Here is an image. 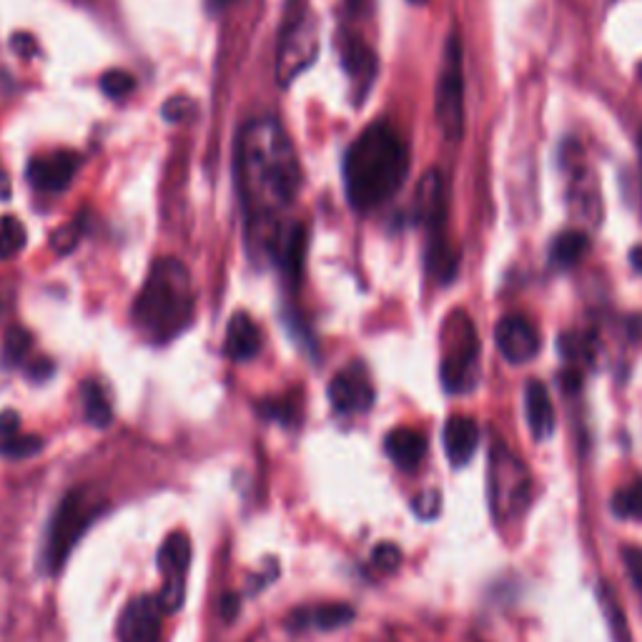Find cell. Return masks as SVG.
<instances>
[{
    "label": "cell",
    "instance_id": "obj_36",
    "mask_svg": "<svg viewBox=\"0 0 642 642\" xmlns=\"http://www.w3.org/2000/svg\"><path fill=\"white\" fill-rule=\"evenodd\" d=\"M11 46H13V51H18L23 55V59L36 55V40L30 38V34H15L11 38Z\"/></svg>",
    "mask_w": 642,
    "mask_h": 642
},
{
    "label": "cell",
    "instance_id": "obj_19",
    "mask_svg": "<svg viewBox=\"0 0 642 642\" xmlns=\"http://www.w3.org/2000/svg\"><path fill=\"white\" fill-rule=\"evenodd\" d=\"M525 412H527V425L538 442L550 440L555 432V406H552L550 392L542 381L532 379L525 387Z\"/></svg>",
    "mask_w": 642,
    "mask_h": 642
},
{
    "label": "cell",
    "instance_id": "obj_37",
    "mask_svg": "<svg viewBox=\"0 0 642 642\" xmlns=\"http://www.w3.org/2000/svg\"><path fill=\"white\" fill-rule=\"evenodd\" d=\"M51 374H53V362H48V360H38V362L30 364V369H28V377L36 379V381H43V379L51 377Z\"/></svg>",
    "mask_w": 642,
    "mask_h": 642
},
{
    "label": "cell",
    "instance_id": "obj_6",
    "mask_svg": "<svg viewBox=\"0 0 642 642\" xmlns=\"http://www.w3.org/2000/svg\"><path fill=\"white\" fill-rule=\"evenodd\" d=\"M101 505L88 498V490H73L55 507L46 534L43 563L48 572H59L66 565L76 542L84 538L93 519L101 515Z\"/></svg>",
    "mask_w": 642,
    "mask_h": 642
},
{
    "label": "cell",
    "instance_id": "obj_4",
    "mask_svg": "<svg viewBox=\"0 0 642 642\" xmlns=\"http://www.w3.org/2000/svg\"><path fill=\"white\" fill-rule=\"evenodd\" d=\"M419 224L427 231V272L440 284H450L460 269V254L446 239V181L437 168H429L417 189Z\"/></svg>",
    "mask_w": 642,
    "mask_h": 642
},
{
    "label": "cell",
    "instance_id": "obj_27",
    "mask_svg": "<svg viewBox=\"0 0 642 642\" xmlns=\"http://www.w3.org/2000/svg\"><path fill=\"white\" fill-rule=\"evenodd\" d=\"M28 234L26 226H23L15 216L0 218V262L18 254V251L26 247Z\"/></svg>",
    "mask_w": 642,
    "mask_h": 642
},
{
    "label": "cell",
    "instance_id": "obj_23",
    "mask_svg": "<svg viewBox=\"0 0 642 642\" xmlns=\"http://www.w3.org/2000/svg\"><path fill=\"white\" fill-rule=\"evenodd\" d=\"M354 620V607L349 605H322V607H314V609H304V613H297L291 617V622L294 625H312V628H319V630H337V628H344Z\"/></svg>",
    "mask_w": 642,
    "mask_h": 642
},
{
    "label": "cell",
    "instance_id": "obj_7",
    "mask_svg": "<svg viewBox=\"0 0 642 642\" xmlns=\"http://www.w3.org/2000/svg\"><path fill=\"white\" fill-rule=\"evenodd\" d=\"M479 381V339L469 316L457 309L444 324L442 385L450 394L473 392Z\"/></svg>",
    "mask_w": 642,
    "mask_h": 642
},
{
    "label": "cell",
    "instance_id": "obj_10",
    "mask_svg": "<svg viewBox=\"0 0 642 642\" xmlns=\"http://www.w3.org/2000/svg\"><path fill=\"white\" fill-rule=\"evenodd\" d=\"M164 615L166 609L161 607L159 597L141 595L128 600L124 613L118 615V642H159L164 630Z\"/></svg>",
    "mask_w": 642,
    "mask_h": 642
},
{
    "label": "cell",
    "instance_id": "obj_39",
    "mask_svg": "<svg viewBox=\"0 0 642 642\" xmlns=\"http://www.w3.org/2000/svg\"><path fill=\"white\" fill-rule=\"evenodd\" d=\"M630 264L635 266L638 272H642V247H635V249H632V254H630Z\"/></svg>",
    "mask_w": 642,
    "mask_h": 642
},
{
    "label": "cell",
    "instance_id": "obj_3",
    "mask_svg": "<svg viewBox=\"0 0 642 642\" xmlns=\"http://www.w3.org/2000/svg\"><path fill=\"white\" fill-rule=\"evenodd\" d=\"M193 306H197V294L189 269L178 259L164 256L149 269L131 316L136 329L146 339L153 344H166L191 327Z\"/></svg>",
    "mask_w": 642,
    "mask_h": 642
},
{
    "label": "cell",
    "instance_id": "obj_42",
    "mask_svg": "<svg viewBox=\"0 0 642 642\" xmlns=\"http://www.w3.org/2000/svg\"><path fill=\"white\" fill-rule=\"evenodd\" d=\"M640 186H642V134H640Z\"/></svg>",
    "mask_w": 642,
    "mask_h": 642
},
{
    "label": "cell",
    "instance_id": "obj_21",
    "mask_svg": "<svg viewBox=\"0 0 642 642\" xmlns=\"http://www.w3.org/2000/svg\"><path fill=\"white\" fill-rule=\"evenodd\" d=\"M191 565V542L184 532L168 534L159 550V570L166 580H186Z\"/></svg>",
    "mask_w": 642,
    "mask_h": 642
},
{
    "label": "cell",
    "instance_id": "obj_2",
    "mask_svg": "<svg viewBox=\"0 0 642 642\" xmlns=\"http://www.w3.org/2000/svg\"><path fill=\"white\" fill-rule=\"evenodd\" d=\"M341 171L349 203L356 211H372L402 189L410 171V151L396 128L377 121L349 146Z\"/></svg>",
    "mask_w": 642,
    "mask_h": 642
},
{
    "label": "cell",
    "instance_id": "obj_31",
    "mask_svg": "<svg viewBox=\"0 0 642 642\" xmlns=\"http://www.w3.org/2000/svg\"><path fill=\"white\" fill-rule=\"evenodd\" d=\"M134 88V76H128L126 71H105L101 76V91L109 96V99H124L126 93H131Z\"/></svg>",
    "mask_w": 642,
    "mask_h": 642
},
{
    "label": "cell",
    "instance_id": "obj_25",
    "mask_svg": "<svg viewBox=\"0 0 642 642\" xmlns=\"http://www.w3.org/2000/svg\"><path fill=\"white\" fill-rule=\"evenodd\" d=\"M588 249H590L588 231H565L552 241L550 259L552 264L559 266V269H567V266H575L580 262Z\"/></svg>",
    "mask_w": 642,
    "mask_h": 642
},
{
    "label": "cell",
    "instance_id": "obj_13",
    "mask_svg": "<svg viewBox=\"0 0 642 642\" xmlns=\"http://www.w3.org/2000/svg\"><path fill=\"white\" fill-rule=\"evenodd\" d=\"M78 168V156L71 151H53L36 156L28 164V181L38 191L59 193L73 181Z\"/></svg>",
    "mask_w": 642,
    "mask_h": 642
},
{
    "label": "cell",
    "instance_id": "obj_38",
    "mask_svg": "<svg viewBox=\"0 0 642 642\" xmlns=\"http://www.w3.org/2000/svg\"><path fill=\"white\" fill-rule=\"evenodd\" d=\"M239 613V597L237 595H226L224 597V620H234Z\"/></svg>",
    "mask_w": 642,
    "mask_h": 642
},
{
    "label": "cell",
    "instance_id": "obj_28",
    "mask_svg": "<svg viewBox=\"0 0 642 642\" xmlns=\"http://www.w3.org/2000/svg\"><path fill=\"white\" fill-rule=\"evenodd\" d=\"M262 414L266 419H274V421H281V425H294L299 419V412H302V402L291 400L289 396H284V400H266L262 402Z\"/></svg>",
    "mask_w": 642,
    "mask_h": 642
},
{
    "label": "cell",
    "instance_id": "obj_22",
    "mask_svg": "<svg viewBox=\"0 0 642 642\" xmlns=\"http://www.w3.org/2000/svg\"><path fill=\"white\" fill-rule=\"evenodd\" d=\"M597 600H600V609H603V617L607 620V628H609V635H613V640L615 642H632L628 615H625L620 600H617V592L607 580H600Z\"/></svg>",
    "mask_w": 642,
    "mask_h": 642
},
{
    "label": "cell",
    "instance_id": "obj_40",
    "mask_svg": "<svg viewBox=\"0 0 642 642\" xmlns=\"http://www.w3.org/2000/svg\"><path fill=\"white\" fill-rule=\"evenodd\" d=\"M229 3H234V0H209V8L211 11H222V8H226Z\"/></svg>",
    "mask_w": 642,
    "mask_h": 642
},
{
    "label": "cell",
    "instance_id": "obj_41",
    "mask_svg": "<svg viewBox=\"0 0 642 642\" xmlns=\"http://www.w3.org/2000/svg\"><path fill=\"white\" fill-rule=\"evenodd\" d=\"M5 191H8V178L3 174V168H0V197H5Z\"/></svg>",
    "mask_w": 642,
    "mask_h": 642
},
{
    "label": "cell",
    "instance_id": "obj_29",
    "mask_svg": "<svg viewBox=\"0 0 642 642\" xmlns=\"http://www.w3.org/2000/svg\"><path fill=\"white\" fill-rule=\"evenodd\" d=\"M30 344H34V339L26 329L21 327H13L11 331L5 335L3 341V362L5 364H21L23 356L30 352Z\"/></svg>",
    "mask_w": 642,
    "mask_h": 642
},
{
    "label": "cell",
    "instance_id": "obj_34",
    "mask_svg": "<svg viewBox=\"0 0 642 642\" xmlns=\"http://www.w3.org/2000/svg\"><path fill=\"white\" fill-rule=\"evenodd\" d=\"M80 234H84V224H80V222H73L68 226H61V229L55 231L53 239H51L53 249L59 251V254H68V251L76 249Z\"/></svg>",
    "mask_w": 642,
    "mask_h": 642
},
{
    "label": "cell",
    "instance_id": "obj_1",
    "mask_svg": "<svg viewBox=\"0 0 642 642\" xmlns=\"http://www.w3.org/2000/svg\"><path fill=\"white\" fill-rule=\"evenodd\" d=\"M237 186L249 239L274 259L291 229L284 214L302 189V166L287 131L272 116L251 118L237 138Z\"/></svg>",
    "mask_w": 642,
    "mask_h": 642
},
{
    "label": "cell",
    "instance_id": "obj_18",
    "mask_svg": "<svg viewBox=\"0 0 642 642\" xmlns=\"http://www.w3.org/2000/svg\"><path fill=\"white\" fill-rule=\"evenodd\" d=\"M43 437L23 435L18 412H0V457L8 460H28L43 450Z\"/></svg>",
    "mask_w": 642,
    "mask_h": 642
},
{
    "label": "cell",
    "instance_id": "obj_11",
    "mask_svg": "<svg viewBox=\"0 0 642 642\" xmlns=\"http://www.w3.org/2000/svg\"><path fill=\"white\" fill-rule=\"evenodd\" d=\"M329 402L339 414H362L374 404V385L362 362L349 364L329 381Z\"/></svg>",
    "mask_w": 642,
    "mask_h": 642
},
{
    "label": "cell",
    "instance_id": "obj_20",
    "mask_svg": "<svg viewBox=\"0 0 642 642\" xmlns=\"http://www.w3.org/2000/svg\"><path fill=\"white\" fill-rule=\"evenodd\" d=\"M385 452L404 473H412L421 465L427 454V437L410 427H396L385 437Z\"/></svg>",
    "mask_w": 642,
    "mask_h": 642
},
{
    "label": "cell",
    "instance_id": "obj_9",
    "mask_svg": "<svg viewBox=\"0 0 642 642\" xmlns=\"http://www.w3.org/2000/svg\"><path fill=\"white\" fill-rule=\"evenodd\" d=\"M319 53V23L314 15H302L291 23L281 36L279 53H276V78L281 86H289L302 71L312 66Z\"/></svg>",
    "mask_w": 642,
    "mask_h": 642
},
{
    "label": "cell",
    "instance_id": "obj_8",
    "mask_svg": "<svg viewBox=\"0 0 642 642\" xmlns=\"http://www.w3.org/2000/svg\"><path fill=\"white\" fill-rule=\"evenodd\" d=\"M437 124L446 141L457 143L465 136V51L462 38L452 30L444 40L440 80H437Z\"/></svg>",
    "mask_w": 642,
    "mask_h": 642
},
{
    "label": "cell",
    "instance_id": "obj_12",
    "mask_svg": "<svg viewBox=\"0 0 642 642\" xmlns=\"http://www.w3.org/2000/svg\"><path fill=\"white\" fill-rule=\"evenodd\" d=\"M494 344L509 364H527L540 352V331L527 316L509 314L494 329Z\"/></svg>",
    "mask_w": 642,
    "mask_h": 642
},
{
    "label": "cell",
    "instance_id": "obj_43",
    "mask_svg": "<svg viewBox=\"0 0 642 642\" xmlns=\"http://www.w3.org/2000/svg\"><path fill=\"white\" fill-rule=\"evenodd\" d=\"M349 3H352V5H356V3H360V0H349Z\"/></svg>",
    "mask_w": 642,
    "mask_h": 642
},
{
    "label": "cell",
    "instance_id": "obj_44",
    "mask_svg": "<svg viewBox=\"0 0 642 642\" xmlns=\"http://www.w3.org/2000/svg\"><path fill=\"white\" fill-rule=\"evenodd\" d=\"M414 3H425V0H414Z\"/></svg>",
    "mask_w": 642,
    "mask_h": 642
},
{
    "label": "cell",
    "instance_id": "obj_26",
    "mask_svg": "<svg viewBox=\"0 0 642 642\" xmlns=\"http://www.w3.org/2000/svg\"><path fill=\"white\" fill-rule=\"evenodd\" d=\"M609 509H613L617 519H638V523H642V479H635L628 487H620L613 494Z\"/></svg>",
    "mask_w": 642,
    "mask_h": 642
},
{
    "label": "cell",
    "instance_id": "obj_30",
    "mask_svg": "<svg viewBox=\"0 0 642 642\" xmlns=\"http://www.w3.org/2000/svg\"><path fill=\"white\" fill-rule=\"evenodd\" d=\"M372 565L379 572H396L402 565V550L392 542H381L372 550Z\"/></svg>",
    "mask_w": 642,
    "mask_h": 642
},
{
    "label": "cell",
    "instance_id": "obj_15",
    "mask_svg": "<svg viewBox=\"0 0 642 642\" xmlns=\"http://www.w3.org/2000/svg\"><path fill=\"white\" fill-rule=\"evenodd\" d=\"M567 171H570V209H572V216L580 218V222H588V224H597L600 218V193H597V186H595V178H592L590 168L582 164V159L577 156V164H570V161H565Z\"/></svg>",
    "mask_w": 642,
    "mask_h": 642
},
{
    "label": "cell",
    "instance_id": "obj_32",
    "mask_svg": "<svg viewBox=\"0 0 642 642\" xmlns=\"http://www.w3.org/2000/svg\"><path fill=\"white\" fill-rule=\"evenodd\" d=\"M620 557L625 563V570H628L632 580V588H635L642 597V547H638V544H625L620 550Z\"/></svg>",
    "mask_w": 642,
    "mask_h": 642
},
{
    "label": "cell",
    "instance_id": "obj_45",
    "mask_svg": "<svg viewBox=\"0 0 642 642\" xmlns=\"http://www.w3.org/2000/svg\"><path fill=\"white\" fill-rule=\"evenodd\" d=\"M640 78H642V63H640Z\"/></svg>",
    "mask_w": 642,
    "mask_h": 642
},
{
    "label": "cell",
    "instance_id": "obj_5",
    "mask_svg": "<svg viewBox=\"0 0 642 642\" xmlns=\"http://www.w3.org/2000/svg\"><path fill=\"white\" fill-rule=\"evenodd\" d=\"M490 507L498 525H509L530 507L532 477L530 469L515 457L505 444L494 442L490 454Z\"/></svg>",
    "mask_w": 642,
    "mask_h": 642
},
{
    "label": "cell",
    "instance_id": "obj_24",
    "mask_svg": "<svg viewBox=\"0 0 642 642\" xmlns=\"http://www.w3.org/2000/svg\"><path fill=\"white\" fill-rule=\"evenodd\" d=\"M80 402H84V412L88 425L93 427H109L113 421V410L109 396H105V389L96 379H86L80 385Z\"/></svg>",
    "mask_w": 642,
    "mask_h": 642
},
{
    "label": "cell",
    "instance_id": "obj_35",
    "mask_svg": "<svg viewBox=\"0 0 642 642\" xmlns=\"http://www.w3.org/2000/svg\"><path fill=\"white\" fill-rule=\"evenodd\" d=\"M191 109H193L191 99H186V96H176V99L164 103V118L166 121H184L191 113Z\"/></svg>",
    "mask_w": 642,
    "mask_h": 642
},
{
    "label": "cell",
    "instance_id": "obj_17",
    "mask_svg": "<svg viewBox=\"0 0 642 642\" xmlns=\"http://www.w3.org/2000/svg\"><path fill=\"white\" fill-rule=\"evenodd\" d=\"M262 352V329L251 319L249 314H234L229 327H226V341H224V354L231 362H249Z\"/></svg>",
    "mask_w": 642,
    "mask_h": 642
},
{
    "label": "cell",
    "instance_id": "obj_33",
    "mask_svg": "<svg viewBox=\"0 0 642 642\" xmlns=\"http://www.w3.org/2000/svg\"><path fill=\"white\" fill-rule=\"evenodd\" d=\"M412 509H414V515H417L419 519H435L437 515H440V509H442V494L437 492V490L421 492L419 498H414Z\"/></svg>",
    "mask_w": 642,
    "mask_h": 642
},
{
    "label": "cell",
    "instance_id": "obj_14",
    "mask_svg": "<svg viewBox=\"0 0 642 642\" xmlns=\"http://www.w3.org/2000/svg\"><path fill=\"white\" fill-rule=\"evenodd\" d=\"M341 66L352 80L356 103H362L377 78V55L360 36H344L341 38Z\"/></svg>",
    "mask_w": 642,
    "mask_h": 642
},
{
    "label": "cell",
    "instance_id": "obj_16",
    "mask_svg": "<svg viewBox=\"0 0 642 642\" xmlns=\"http://www.w3.org/2000/svg\"><path fill=\"white\" fill-rule=\"evenodd\" d=\"M444 452L452 467H465L479 446V427L473 417H450L442 432Z\"/></svg>",
    "mask_w": 642,
    "mask_h": 642
}]
</instances>
